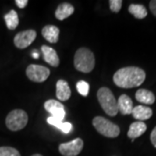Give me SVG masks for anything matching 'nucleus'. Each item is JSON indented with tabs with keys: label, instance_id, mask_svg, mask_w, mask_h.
I'll return each instance as SVG.
<instances>
[{
	"label": "nucleus",
	"instance_id": "obj_23",
	"mask_svg": "<svg viewBox=\"0 0 156 156\" xmlns=\"http://www.w3.org/2000/svg\"><path fill=\"white\" fill-rule=\"evenodd\" d=\"M122 5V0H110L109 1V6L110 10L115 13H118Z\"/></svg>",
	"mask_w": 156,
	"mask_h": 156
},
{
	"label": "nucleus",
	"instance_id": "obj_20",
	"mask_svg": "<svg viewBox=\"0 0 156 156\" xmlns=\"http://www.w3.org/2000/svg\"><path fill=\"white\" fill-rule=\"evenodd\" d=\"M128 11L132 15H134V17L138 19H142L147 17V11L145 8V6L142 5H136V4H132L128 7Z\"/></svg>",
	"mask_w": 156,
	"mask_h": 156
},
{
	"label": "nucleus",
	"instance_id": "obj_28",
	"mask_svg": "<svg viewBox=\"0 0 156 156\" xmlns=\"http://www.w3.org/2000/svg\"><path fill=\"white\" fill-rule=\"evenodd\" d=\"M32 156H42L41 154H33Z\"/></svg>",
	"mask_w": 156,
	"mask_h": 156
},
{
	"label": "nucleus",
	"instance_id": "obj_2",
	"mask_svg": "<svg viewBox=\"0 0 156 156\" xmlns=\"http://www.w3.org/2000/svg\"><path fill=\"white\" fill-rule=\"evenodd\" d=\"M95 56L93 52L87 48H80L76 52L74 64L78 71L83 73L91 72L95 67Z\"/></svg>",
	"mask_w": 156,
	"mask_h": 156
},
{
	"label": "nucleus",
	"instance_id": "obj_13",
	"mask_svg": "<svg viewBox=\"0 0 156 156\" xmlns=\"http://www.w3.org/2000/svg\"><path fill=\"white\" fill-rule=\"evenodd\" d=\"M60 30L55 25H46L42 30V35L48 42L56 44L59 38Z\"/></svg>",
	"mask_w": 156,
	"mask_h": 156
},
{
	"label": "nucleus",
	"instance_id": "obj_26",
	"mask_svg": "<svg viewBox=\"0 0 156 156\" xmlns=\"http://www.w3.org/2000/svg\"><path fill=\"white\" fill-rule=\"evenodd\" d=\"M149 8H150L151 12L156 17V0H152L149 3Z\"/></svg>",
	"mask_w": 156,
	"mask_h": 156
},
{
	"label": "nucleus",
	"instance_id": "obj_24",
	"mask_svg": "<svg viewBox=\"0 0 156 156\" xmlns=\"http://www.w3.org/2000/svg\"><path fill=\"white\" fill-rule=\"evenodd\" d=\"M16 5L20 9H23L28 5V1L27 0H16Z\"/></svg>",
	"mask_w": 156,
	"mask_h": 156
},
{
	"label": "nucleus",
	"instance_id": "obj_15",
	"mask_svg": "<svg viewBox=\"0 0 156 156\" xmlns=\"http://www.w3.org/2000/svg\"><path fill=\"white\" fill-rule=\"evenodd\" d=\"M147 130V125L143 122H135L132 123L129 127L128 136L134 140L135 138H138L144 134Z\"/></svg>",
	"mask_w": 156,
	"mask_h": 156
},
{
	"label": "nucleus",
	"instance_id": "obj_7",
	"mask_svg": "<svg viewBox=\"0 0 156 156\" xmlns=\"http://www.w3.org/2000/svg\"><path fill=\"white\" fill-rule=\"evenodd\" d=\"M83 148V140L76 138L69 142L62 143L59 146V152L63 156H77Z\"/></svg>",
	"mask_w": 156,
	"mask_h": 156
},
{
	"label": "nucleus",
	"instance_id": "obj_4",
	"mask_svg": "<svg viewBox=\"0 0 156 156\" xmlns=\"http://www.w3.org/2000/svg\"><path fill=\"white\" fill-rule=\"evenodd\" d=\"M92 124L98 133L108 138H115L120 134V128L104 117H95Z\"/></svg>",
	"mask_w": 156,
	"mask_h": 156
},
{
	"label": "nucleus",
	"instance_id": "obj_25",
	"mask_svg": "<svg viewBox=\"0 0 156 156\" xmlns=\"http://www.w3.org/2000/svg\"><path fill=\"white\" fill-rule=\"evenodd\" d=\"M150 140L152 144L154 145V147H156V127L152 131V133L150 134Z\"/></svg>",
	"mask_w": 156,
	"mask_h": 156
},
{
	"label": "nucleus",
	"instance_id": "obj_6",
	"mask_svg": "<svg viewBox=\"0 0 156 156\" xmlns=\"http://www.w3.org/2000/svg\"><path fill=\"white\" fill-rule=\"evenodd\" d=\"M50 71L47 67L37 64H30L26 69L27 77L35 83H43L50 76Z\"/></svg>",
	"mask_w": 156,
	"mask_h": 156
},
{
	"label": "nucleus",
	"instance_id": "obj_11",
	"mask_svg": "<svg viewBox=\"0 0 156 156\" xmlns=\"http://www.w3.org/2000/svg\"><path fill=\"white\" fill-rule=\"evenodd\" d=\"M118 104V110L122 115H131L133 111V101L131 98L127 95H122L117 101Z\"/></svg>",
	"mask_w": 156,
	"mask_h": 156
},
{
	"label": "nucleus",
	"instance_id": "obj_19",
	"mask_svg": "<svg viewBox=\"0 0 156 156\" xmlns=\"http://www.w3.org/2000/svg\"><path fill=\"white\" fill-rule=\"evenodd\" d=\"M5 21L6 26L9 30H15L17 28L18 23H19V19H18V15L17 11L14 10L10 11L7 14L5 15Z\"/></svg>",
	"mask_w": 156,
	"mask_h": 156
},
{
	"label": "nucleus",
	"instance_id": "obj_12",
	"mask_svg": "<svg viewBox=\"0 0 156 156\" xmlns=\"http://www.w3.org/2000/svg\"><path fill=\"white\" fill-rule=\"evenodd\" d=\"M71 91L69 84L64 80H59L56 83V97L59 101H68L70 98Z\"/></svg>",
	"mask_w": 156,
	"mask_h": 156
},
{
	"label": "nucleus",
	"instance_id": "obj_8",
	"mask_svg": "<svg viewBox=\"0 0 156 156\" xmlns=\"http://www.w3.org/2000/svg\"><path fill=\"white\" fill-rule=\"evenodd\" d=\"M37 32L34 30H26L17 33L14 37V44L18 49H25L34 42Z\"/></svg>",
	"mask_w": 156,
	"mask_h": 156
},
{
	"label": "nucleus",
	"instance_id": "obj_10",
	"mask_svg": "<svg viewBox=\"0 0 156 156\" xmlns=\"http://www.w3.org/2000/svg\"><path fill=\"white\" fill-rule=\"evenodd\" d=\"M41 50L44 55V60L47 63H49L53 67H57L59 65V63H60L59 57L57 56L56 51L53 48L48 47L46 45H43L41 48Z\"/></svg>",
	"mask_w": 156,
	"mask_h": 156
},
{
	"label": "nucleus",
	"instance_id": "obj_14",
	"mask_svg": "<svg viewBox=\"0 0 156 156\" xmlns=\"http://www.w3.org/2000/svg\"><path fill=\"white\" fill-rule=\"evenodd\" d=\"M132 115L134 119L138 120L140 122H143V121L148 120L149 118H151L152 115H153V111L148 107L139 105V106L134 107L133 108Z\"/></svg>",
	"mask_w": 156,
	"mask_h": 156
},
{
	"label": "nucleus",
	"instance_id": "obj_21",
	"mask_svg": "<svg viewBox=\"0 0 156 156\" xmlns=\"http://www.w3.org/2000/svg\"><path fill=\"white\" fill-rule=\"evenodd\" d=\"M0 156H21L20 153L11 147H0Z\"/></svg>",
	"mask_w": 156,
	"mask_h": 156
},
{
	"label": "nucleus",
	"instance_id": "obj_5",
	"mask_svg": "<svg viewBox=\"0 0 156 156\" xmlns=\"http://www.w3.org/2000/svg\"><path fill=\"white\" fill-rule=\"evenodd\" d=\"M28 122V115L22 109H14L8 114L5 119L6 127L11 131H19Z\"/></svg>",
	"mask_w": 156,
	"mask_h": 156
},
{
	"label": "nucleus",
	"instance_id": "obj_3",
	"mask_svg": "<svg viewBox=\"0 0 156 156\" xmlns=\"http://www.w3.org/2000/svg\"><path fill=\"white\" fill-rule=\"evenodd\" d=\"M97 98L102 109L109 116H115L118 110L117 100L108 88L102 87L97 92Z\"/></svg>",
	"mask_w": 156,
	"mask_h": 156
},
{
	"label": "nucleus",
	"instance_id": "obj_16",
	"mask_svg": "<svg viewBox=\"0 0 156 156\" xmlns=\"http://www.w3.org/2000/svg\"><path fill=\"white\" fill-rule=\"evenodd\" d=\"M135 98L138 101L147 105H151L155 101L154 95L151 91L145 89H138L137 92L135 93Z\"/></svg>",
	"mask_w": 156,
	"mask_h": 156
},
{
	"label": "nucleus",
	"instance_id": "obj_22",
	"mask_svg": "<svg viewBox=\"0 0 156 156\" xmlns=\"http://www.w3.org/2000/svg\"><path fill=\"white\" fill-rule=\"evenodd\" d=\"M76 89L81 95H83V96H87L89 95V83L87 82H85V81H79L76 83Z\"/></svg>",
	"mask_w": 156,
	"mask_h": 156
},
{
	"label": "nucleus",
	"instance_id": "obj_1",
	"mask_svg": "<svg viewBox=\"0 0 156 156\" xmlns=\"http://www.w3.org/2000/svg\"><path fill=\"white\" fill-rule=\"evenodd\" d=\"M145 71L139 67H124L115 73L113 80L115 84L123 89H132L144 83Z\"/></svg>",
	"mask_w": 156,
	"mask_h": 156
},
{
	"label": "nucleus",
	"instance_id": "obj_17",
	"mask_svg": "<svg viewBox=\"0 0 156 156\" xmlns=\"http://www.w3.org/2000/svg\"><path fill=\"white\" fill-rule=\"evenodd\" d=\"M74 10L75 9L72 5H70L69 3H63L57 7L56 12H55V16L58 20L62 21L69 16H71L74 13Z\"/></svg>",
	"mask_w": 156,
	"mask_h": 156
},
{
	"label": "nucleus",
	"instance_id": "obj_27",
	"mask_svg": "<svg viewBox=\"0 0 156 156\" xmlns=\"http://www.w3.org/2000/svg\"><path fill=\"white\" fill-rule=\"evenodd\" d=\"M32 57L35 58V59H37V58H38L39 57V53L37 50H33V52H32Z\"/></svg>",
	"mask_w": 156,
	"mask_h": 156
},
{
	"label": "nucleus",
	"instance_id": "obj_9",
	"mask_svg": "<svg viewBox=\"0 0 156 156\" xmlns=\"http://www.w3.org/2000/svg\"><path fill=\"white\" fill-rule=\"evenodd\" d=\"M44 108L51 115V117L59 121H63L65 117L64 106L56 100H48L44 102Z\"/></svg>",
	"mask_w": 156,
	"mask_h": 156
},
{
	"label": "nucleus",
	"instance_id": "obj_18",
	"mask_svg": "<svg viewBox=\"0 0 156 156\" xmlns=\"http://www.w3.org/2000/svg\"><path fill=\"white\" fill-rule=\"evenodd\" d=\"M47 122L49 124L56 127V128L60 129L62 133L64 134H69L71 130H72V124L69 122H63L62 121L56 120L53 117H48L47 118Z\"/></svg>",
	"mask_w": 156,
	"mask_h": 156
}]
</instances>
